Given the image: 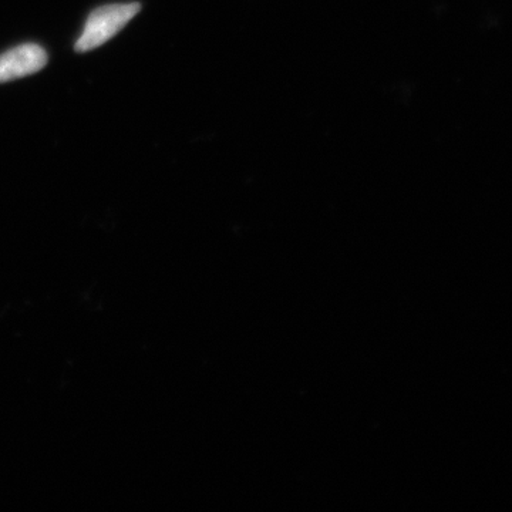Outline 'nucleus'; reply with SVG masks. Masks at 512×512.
Returning <instances> with one entry per match:
<instances>
[{"instance_id": "obj_1", "label": "nucleus", "mask_w": 512, "mask_h": 512, "mask_svg": "<svg viewBox=\"0 0 512 512\" xmlns=\"http://www.w3.org/2000/svg\"><path fill=\"white\" fill-rule=\"evenodd\" d=\"M141 10V3H116L101 6L90 13L84 25L82 36L74 45L77 53H86L103 46L113 39L121 29L126 28L134 16Z\"/></svg>"}, {"instance_id": "obj_2", "label": "nucleus", "mask_w": 512, "mask_h": 512, "mask_svg": "<svg viewBox=\"0 0 512 512\" xmlns=\"http://www.w3.org/2000/svg\"><path fill=\"white\" fill-rule=\"evenodd\" d=\"M47 53L42 46L25 43L0 55V83L12 82L40 72L47 64Z\"/></svg>"}]
</instances>
